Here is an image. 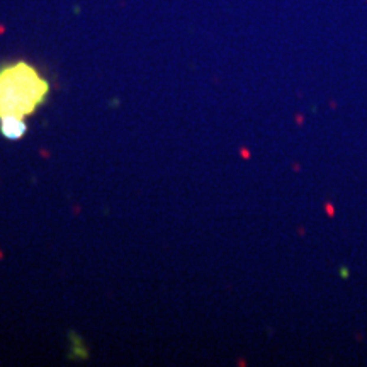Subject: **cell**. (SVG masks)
<instances>
[{"label":"cell","mask_w":367,"mask_h":367,"mask_svg":"<svg viewBox=\"0 0 367 367\" xmlns=\"http://www.w3.org/2000/svg\"><path fill=\"white\" fill-rule=\"evenodd\" d=\"M46 94V83L33 68L15 65L0 73V99L9 100L5 109L10 112H31ZM7 117V116H5Z\"/></svg>","instance_id":"obj_1"},{"label":"cell","mask_w":367,"mask_h":367,"mask_svg":"<svg viewBox=\"0 0 367 367\" xmlns=\"http://www.w3.org/2000/svg\"><path fill=\"white\" fill-rule=\"evenodd\" d=\"M4 134L9 136V138H19L22 133H24V124L15 117V116H7L4 119Z\"/></svg>","instance_id":"obj_2"}]
</instances>
